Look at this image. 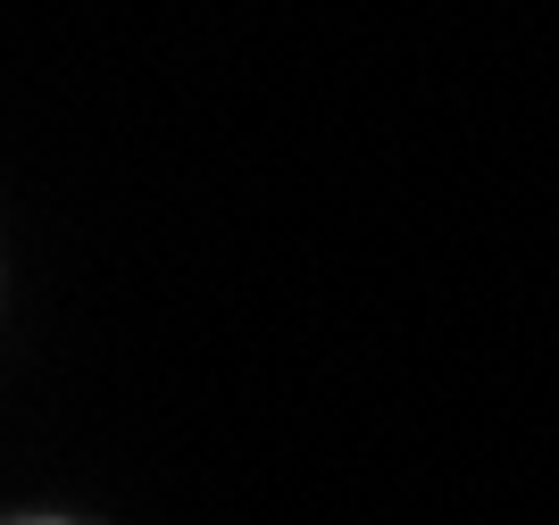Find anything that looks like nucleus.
Instances as JSON below:
<instances>
[]
</instances>
